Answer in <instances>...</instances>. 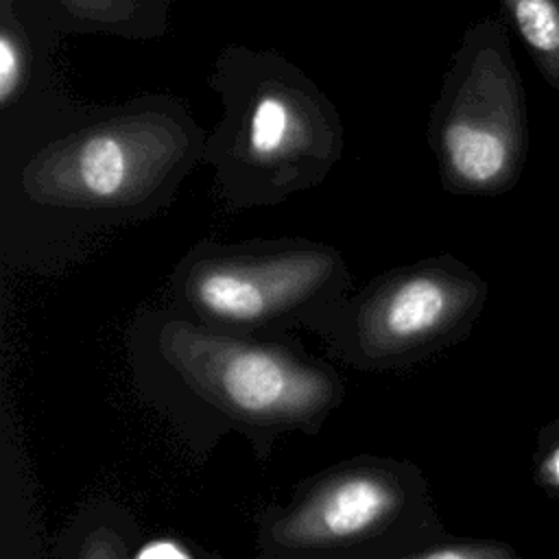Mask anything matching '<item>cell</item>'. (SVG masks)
Listing matches in <instances>:
<instances>
[{"instance_id":"cell-1","label":"cell","mask_w":559,"mask_h":559,"mask_svg":"<svg viewBox=\"0 0 559 559\" xmlns=\"http://www.w3.org/2000/svg\"><path fill=\"white\" fill-rule=\"evenodd\" d=\"M207 133L170 94L87 103L63 87L0 114L2 173L15 197L61 212L157 201L205 157Z\"/></svg>"},{"instance_id":"cell-2","label":"cell","mask_w":559,"mask_h":559,"mask_svg":"<svg viewBox=\"0 0 559 559\" xmlns=\"http://www.w3.org/2000/svg\"><path fill=\"white\" fill-rule=\"evenodd\" d=\"M210 85L221 96V118L203 159L225 183L293 190L341 159L345 127L334 103L284 55L227 46L212 63Z\"/></svg>"},{"instance_id":"cell-3","label":"cell","mask_w":559,"mask_h":559,"mask_svg":"<svg viewBox=\"0 0 559 559\" xmlns=\"http://www.w3.org/2000/svg\"><path fill=\"white\" fill-rule=\"evenodd\" d=\"M428 146L454 192L496 194L518 181L528 131L504 20L485 17L463 35L430 109Z\"/></svg>"},{"instance_id":"cell-4","label":"cell","mask_w":559,"mask_h":559,"mask_svg":"<svg viewBox=\"0 0 559 559\" xmlns=\"http://www.w3.org/2000/svg\"><path fill=\"white\" fill-rule=\"evenodd\" d=\"M157 343L166 362L199 395L238 419L304 421L328 408L336 395L334 380L317 367L183 321L166 323Z\"/></svg>"},{"instance_id":"cell-5","label":"cell","mask_w":559,"mask_h":559,"mask_svg":"<svg viewBox=\"0 0 559 559\" xmlns=\"http://www.w3.org/2000/svg\"><path fill=\"white\" fill-rule=\"evenodd\" d=\"M325 249L197 262L186 280L194 308L223 321H262L312 297L334 273Z\"/></svg>"},{"instance_id":"cell-6","label":"cell","mask_w":559,"mask_h":559,"mask_svg":"<svg viewBox=\"0 0 559 559\" xmlns=\"http://www.w3.org/2000/svg\"><path fill=\"white\" fill-rule=\"evenodd\" d=\"M480 288L443 269H421L397 277L358 314L365 354L397 356L441 336L478 301Z\"/></svg>"},{"instance_id":"cell-7","label":"cell","mask_w":559,"mask_h":559,"mask_svg":"<svg viewBox=\"0 0 559 559\" xmlns=\"http://www.w3.org/2000/svg\"><path fill=\"white\" fill-rule=\"evenodd\" d=\"M402 500V489L389 474H341L277 520L271 537L288 550L338 546L382 528Z\"/></svg>"},{"instance_id":"cell-8","label":"cell","mask_w":559,"mask_h":559,"mask_svg":"<svg viewBox=\"0 0 559 559\" xmlns=\"http://www.w3.org/2000/svg\"><path fill=\"white\" fill-rule=\"evenodd\" d=\"M63 37L33 0H0V114L61 87L55 52Z\"/></svg>"},{"instance_id":"cell-9","label":"cell","mask_w":559,"mask_h":559,"mask_svg":"<svg viewBox=\"0 0 559 559\" xmlns=\"http://www.w3.org/2000/svg\"><path fill=\"white\" fill-rule=\"evenodd\" d=\"M68 35L162 37L175 0H33Z\"/></svg>"},{"instance_id":"cell-10","label":"cell","mask_w":559,"mask_h":559,"mask_svg":"<svg viewBox=\"0 0 559 559\" xmlns=\"http://www.w3.org/2000/svg\"><path fill=\"white\" fill-rule=\"evenodd\" d=\"M544 79L559 92V0H500Z\"/></svg>"},{"instance_id":"cell-11","label":"cell","mask_w":559,"mask_h":559,"mask_svg":"<svg viewBox=\"0 0 559 559\" xmlns=\"http://www.w3.org/2000/svg\"><path fill=\"white\" fill-rule=\"evenodd\" d=\"M406 559H518L513 548L498 542H467L419 552Z\"/></svg>"},{"instance_id":"cell-12","label":"cell","mask_w":559,"mask_h":559,"mask_svg":"<svg viewBox=\"0 0 559 559\" xmlns=\"http://www.w3.org/2000/svg\"><path fill=\"white\" fill-rule=\"evenodd\" d=\"M76 559H124V544L111 528L98 526L83 539Z\"/></svg>"},{"instance_id":"cell-13","label":"cell","mask_w":559,"mask_h":559,"mask_svg":"<svg viewBox=\"0 0 559 559\" xmlns=\"http://www.w3.org/2000/svg\"><path fill=\"white\" fill-rule=\"evenodd\" d=\"M138 559H186V555L173 546V544H166V542H159V544H151L146 546Z\"/></svg>"},{"instance_id":"cell-14","label":"cell","mask_w":559,"mask_h":559,"mask_svg":"<svg viewBox=\"0 0 559 559\" xmlns=\"http://www.w3.org/2000/svg\"><path fill=\"white\" fill-rule=\"evenodd\" d=\"M542 478L550 487L559 489V445L544 459V463H542Z\"/></svg>"}]
</instances>
